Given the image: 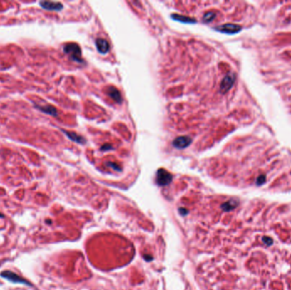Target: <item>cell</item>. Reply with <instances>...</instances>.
I'll list each match as a JSON object with an SVG mask.
<instances>
[{
	"instance_id": "obj_1",
	"label": "cell",
	"mask_w": 291,
	"mask_h": 290,
	"mask_svg": "<svg viewBox=\"0 0 291 290\" xmlns=\"http://www.w3.org/2000/svg\"><path fill=\"white\" fill-rule=\"evenodd\" d=\"M63 51L66 54H67L74 61H78V62L83 61L82 56H81V49L77 43H69L65 44L63 47Z\"/></svg>"
},
{
	"instance_id": "obj_2",
	"label": "cell",
	"mask_w": 291,
	"mask_h": 290,
	"mask_svg": "<svg viewBox=\"0 0 291 290\" xmlns=\"http://www.w3.org/2000/svg\"><path fill=\"white\" fill-rule=\"evenodd\" d=\"M0 276L5 279H7L9 281L15 283H21V284H25V285H30L31 283H29L28 281H26V279H24L23 277H21V276H18L16 273L10 271H4L3 272H1Z\"/></svg>"
},
{
	"instance_id": "obj_3",
	"label": "cell",
	"mask_w": 291,
	"mask_h": 290,
	"mask_svg": "<svg viewBox=\"0 0 291 290\" xmlns=\"http://www.w3.org/2000/svg\"><path fill=\"white\" fill-rule=\"evenodd\" d=\"M235 81V75L233 73H229L222 79L220 83V92L221 93H226L229 89H231Z\"/></svg>"
},
{
	"instance_id": "obj_4",
	"label": "cell",
	"mask_w": 291,
	"mask_h": 290,
	"mask_svg": "<svg viewBox=\"0 0 291 290\" xmlns=\"http://www.w3.org/2000/svg\"><path fill=\"white\" fill-rule=\"evenodd\" d=\"M215 30L220 32L226 33V34H234V33H238L241 31V26L234 24H225L217 26L215 28Z\"/></svg>"
},
{
	"instance_id": "obj_5",
	"label": "cell",
	"mask_w": 291,
	"mask_h": 290,
	"mask_svg": "<svg viewBox=\"0 0 291 290\" xmlns=\"http://www.w3.org/2000/svg\"><path fill=\"white\" fill-rule=\"evenodd\" d=\"M41 8L48 11H60L63 9V5L60 2H51V1H42L39 3Z\"/></svg>"
},
{
	"instance_id": "obj_6",
	"label": "cell",
	"mask_w": 291,
	"mask_h": 290,
	"mask_svg": "<svg viewBox=\"0 0 291 290\" xmlns=\"http://www.w3.org/2000/svg\"><path fill=\"white\" fill-rule=\"evenodd\" d=\"M192 143V139L188 136H180L174 140L173 141V145L178 148V149H184L187 147L188 145H191Z\"/></svg>"
},
{
	"instance_id": "obj_7",
	"label": "cell",
	"mask_w": 291,
	"mask_h": 290,
	"mask_svg": "<svg viewBox=\"0 0 291 290\" xmlns=\"http://www.w3.org/2000/svg\"><path fill=\"white\" fill-rule=\"evenodd\" d=\"M157 180L158 184L160 185H166L171 180V175L164 169H158L157 174Z\"/></svg>"
},
{
	"instance_id": "obj_8",
	"label": "cell",
	"mask_w": 291,
	"mask_h": 290,
	"mask_svg": "<svg viewBox=\"0 0 291 290\" xmlns=\"http://www.w3.org/2000/svg\"><path fill=\"white\" fill-rule=\"evenodd\" d=\"M96 45L97 50L99 51V53H101L102 55L106 54L109 51V48H110L108 42L106 40V39H104V38H98V39H96Z\"/></svg>"
},
{
	"instance_id": "obj_9",
	"label": "cell",
	"mask_w": 291,
	"mask_h": 290,
	"mask_svg": "<svg viewBox=\"0 0 291 290\" xmlns=\"http://www.w3.org/2000/svg\"><path fill=\"white\" fill-rule=\"evenodd\" d=\"M35 107L38 108L42 113H46V114H48V115H51V116H54V117H57V115H58L56 109L54 106H52V105H35Z\"/></svg>"
},
{
	"instance_id": "obj_10",
	"label": "cell",
	"mask_w": 291,
	"mask_h": 290,
	"mask_svg": "<svg viewBox=\"0 0 291 290\" xmlns=\"http://www.w3.org/2000/svg\"><path fill=\"white\" fill-rule=\"evenodd\" d=\"M106 93L116 102H119L120 103L122 101L121 94H120V92L116 89V88H114V87H109L107 89V90H106Z\"/></svg>"
},
{
	"instance_id": "obj_11",
	"label": "cell",
	"mask_w": 291,
	"mask_h": 290,
	"mask_svg": "<svg viewBox=\"0 0 291 290\" xmlns=\"http://www.w3.org/2000/svg\"><path fill=\"white\" fill-rule=\"evenodd\" d=\"M63 133H65L66 135V136L69 138L70 140H72L73 141H75V142H78V143H80V144H83L85 142V140L83 138L77 135L76 133L74 132H70V131H66L64 129H62Z\"/></svg>"
},
{
	"instance_id": "obj_12",
	"label": "cell",
	"mask_w": 291,
	"mask_h": 290,
	"mask_svg": "<svg viewBox=\"0 0 291 290\" xmlns=\"http://www.w3.org/2000/svg\"><path fill=\"white\" fill-rule=\"evenodd\" d=\"M172 19H174L175 21H181V22H184V23H195L196 21L193 19V18H189V17H186V16H179V15H173L171 16Z\"/></svg>"
},
{
	"instance_id": "obj_13",
	"label": "cell",
	"mask_w": 291,
	"mask_h": 290,
	"mask_svg": "<svg viewBox=\"0 0 291 290\" xmlns=\"http://www.w3.org/2000/svg\"><path fill=\"white\" fill-rule=\"evenodd\" d=\"M215 17V14L213 12H208L206 14H204V16H203V22H210L214 20V18Z\"/></svg>"
},
{
	"instance_id": "obj_14",
	"label": "cell",
	"mask_w": 291,
	"mask_h": 290,
	"mask_svg": "<svg viewBox=\"0 0 291 290\" xmlns=\"http://www.w3.org/2000/svg\"><path fill=\"white\" fill-rule=\"evenodd\" d=\"M262 240H263V242L267 244V246H269V245H272V239L271 237H263V238H262Z\"/></svg>"
},
{
	"instance_id": "obj_15",
	"label": "cell",
	"mask_w": 291,
	"mask_h": 290,
	"mask_svg": "<svg viewBox=\"0 0 291 290\" xmlns=\"http://www.w3.org/2000/svg\"><path fill=\"white\" fill-rule=\"evenodd\" d=\"M265 181H266V177H265L264 175H260V176L257 179L256 183H257V185H262Z\"/></svg>"
},
{
	"instance_id": "obj_16",
	"label": "cell",
	"mask_w": 291,
	"mask_h": 290,
	"mask_svg": "<svg viewBox=\"0 0 291 290\" xmlns=\"http://www.w3.org/2000/svg\"><path fill=\"white\" fill-rule=\"evenodd\" d=\"M107 148H109V149H111V148H112V146H111V145H103V146L101 147V150H103V149H105V151H107V150H106Z\"/></svg>"
},
{
	"instance_id": "obj_17",
	"label": "cell",
	"mask_w": 291,
	"mask_h": 290,
	"mask_svg": "<svg viewBox=\"0 0 291 290\" xmlns=\"http://www.w3.org/2000/svg\"><path fill=\"white\" fill-rule=\"evenodd\" d=\"M109 166H111V167H113V168H115L116 169H119V167H116L115 165H113V164H108Z\"/></svg>"
},
{
	"instance_id": "obj_18",
	"label": "cell",
	"mask_w": 291,
	"mask_h": 290,
	"mask_svg": "<svg viewBox=\"0 0 291 290\" xmlns=\"http://www.w3.org/2000/svg\"><path fill=\"white\" fill-rule=\"evenodd\" d=\"M4 217V214H2V213H0V218H3Z\"/></svg>"
}]
</instances>
